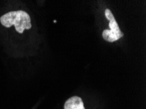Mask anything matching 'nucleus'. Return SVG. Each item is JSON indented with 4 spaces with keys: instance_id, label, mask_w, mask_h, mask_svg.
Here are the masks:
<instances>
[{
    "instance_id": "f257e3e1",
    "label": "nucleus",
    "mask_w": 146,
    "mask_h": 109,
    "mask_svg": "<svg viewBox=\"0 0 146 109\" xmlns=\"http://www.w3.org/2000/svg\"><path fill=\"white\" fill-rule=\"evenodd\" d=\"M0 22L6 28H10L14 25L15 30L19 33H23L24 30H30L32 28L29 15L23 11H11L6 13L0 18Z\"/></svg>"
},
{
    "instance_id": "f03ea898",
    "label": "nucleus",
    "mask_w": 146,
    "mask_h": 109,
    "mask_svg": "<svg viewBox=\"0 0 146 109\" xmlns=\"http://www.w3.org/2000/svg\"><path fill=\"white\" fill-rule=\"evenodd\" d=\"M105 15L106 18L110 21L109 27L110 30H104L102 32V37L105 41L113 43L123 37L124 33L119 29V26L115 19L113 15L109 9H106Z\"/></svg>"
},
{
    "instance_id": "7ed1b4c3",
    "label": "nucleus",
    "mask_w": 146,
    "mask_h": 109,
    "mask_svg": "<svg viewBox=\"0 0 146 109\" xmlns=\"http://www.w3.org/2000/svg\"><path fill=\"white\" fill-rule=\"evenodd\" d=\"M64 109H85L81 97L74 96L68 99L64 104Z\"/></svg>"
}]
</instances>
